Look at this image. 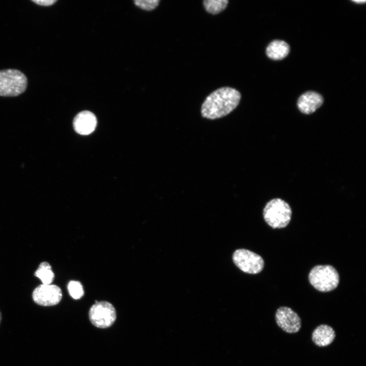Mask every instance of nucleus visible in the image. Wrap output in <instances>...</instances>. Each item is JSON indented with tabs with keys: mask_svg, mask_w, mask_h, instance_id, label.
<instances>
[{
	"mask_svg": "<svg viewBox=\"0 0 366 366\" xmlns=\"http://www.w3.org/2000/svg\"><path fill=\"white\" fill-rule=\"evenodd\" d=\"M241 98L236 89L223 87L207 97L201 107L203 117L215 119L224 117L231 112L238 105Z\"/></svg>",
	"mask_w": 366,
	"mask_h": 366,
	"instance_id": "1",
	"label": "nucleus"
},
{
	"mask_svg": "<svg viewBox=\"0 0 366 366\" xmlns=\"http://www.w3.org/2000/svg\"><path fill=\"white\" fill-rule=\"evenodd\" d=\"M291 216L290 205L280 198L271 199L267 203L263 209L265 221L273 228H282L287 226Z\"/></svg>",
	"mask_w": 366,
	"mask_h": 366,
	"instance_id": "2",
	"label": "nucleus"
},
{
	"mask_svg": "<svg viewBox=\"0 0 366 366\" xmlns=\"http://www.w3.org/2000/svg\"><path fill=\"white\" fill-rule=\"evenodd\" d=\"M310 284L317 290L326 292L336 289L340 277L337 270L331 265H319L314 267L309 274Z\"/></svg>",
	"mask_w": 366,
	"mask_h": 366,
	"instance_id": "3",
	"label": "nucleus"
},
{
	"mask_svg": "<svg viewBox=\"0 0 366 366\" xmlns=\"http://www.w3.org/2000/svg\"><path fill=\"white\" fill-rule=\"evenodd\" d=\"M27 85L26 76L19 70L9 69L0 71L1 96H17L25 90Z\"/></svg>",
	"mask_w": 366,
	"mask_h": 366,
	"instance_id": "4",
	"label": "nucleus"
},
{
	"mask_svg": "<svg viewBox=\"0 0 366 366\" xmlns=\"http://www.w3.org/2000/svg\"><path fill=\"white\" fill-rule=\"evenodd\" d=\"M116 318L115 308L106 301H96L90 308L89 319L96 327L106 328L111 326Z\"/></svg>",
	"mask_w": 366,
	"mask_h": 366,
	"instance_id": "5",
	"label": "nucleus"
},
{
	"mask_svg": "<svg viewBox=\"0 0 366 366\" xmlns=\"http://www.w3.org/2000/svg\"><path fill=\"white\" fill-rule=\"evenodd\" d=\"M235 264L242 271L256 274L263 268L264 262L259 255L246 249L236 250L233 254Z\"/></svg>",
	"mask_w": 366,
	"mask_h": 366,
	"instance_id": "6",
	"label": "nucleus"
},
{
	"mask_svg": "<svg viewBox=\"0 0 366 366\" xmlns=\"http://www.w3.org/2000/svg\"><path fill=\"white\" fill-rule=\"evenodd\" d=\"M62 291L54 284H41L33 292L34 301L42 306H52L58 304L62 298Z\"/></svg>",
	"mask_w": 366,
	"mask_h": 366,
	"instance_id": "7",
	"label": "nucleus"
},
{
	"mask_svg": "<svg viewBox=\"0 0 366 366\" xmlns=\"http://www.w3.org/2000/svg\"><path fill=\"white\" fill-rule=\"evenodd\" d=\"M275 319L278 326L287 333H296L301 328L299 316L289 307H281L278 308L275 314Z\"/></svg>",
	"mask_w": 366,
	"mask_h": 366,
	"instance_id": "8",
	"label": "nucleus"
},
{
	"mask_svg": "<svg viewBox=\"0 0 366 366\" xmlns=\"http://www.w3.org/2000/svg\"><path fill=\"white\" fill-rule=\"evenodd\" d=\"M97 120L94 113L89 111H83L78 113L73 120L75 131L81 135H88L95 129Z\"/></svg>",
	"mask_w": 366,
	"mask_h": 366,
	"instance_id": "9",
	"label": "nucleus"
},
{
	"mask_svg": "<svg viewBox=\"0 0 366 366\" xmlns=\"http://www.w3.org/2000/svg\"><path fill=\"white\" fill-rule=\"evenodd\" d=\"M323 102V98L320 94L315 92L308 91L298 98L297 107L302 113L309 114L318 109Z\"/></svg>",
	"mask_w": 366,
	"mask_h": 366,
	"instance_id": "10",
	"label": "nucleus"
},
{
	"mask_svg": "<svg viewBox=\"0 0 366 366\" xmlns=\"http://www.w3.org/2000/svg\"><path fill=\"white\" fill-rule=\"evenodd\" d=\"M336 338L334 330L327 324L318 326L312 333L313 343L318 347H326L331 344Z\"/></svg>",
	"mask_w": 366,
	"mask_h": 366,
	"instance_id": "11",
	"label": "nucleus"
},
{
	"mask_svg": "<svg viewBox=\"0 0 366 366\" xmlns=\"http://www.w3.org/2000/svg\"><path fill=\"white\" fill-rule=\"evenodd\" d=\"M290 51L289 45L282 40H274L267 47V56L273 60H281L287 56Z\"/></svg>",
	"mask_w": 366,
	"mask_h": 366,
	"instance_id": "12",
	"label": "nucleus"
},
{
	"mask_svg": "<svg viewBox=\"0 0 366 366\" xmlns=\"http://www.w3.org/2000/svg\"><path fill=\"white\" fill-rule=\"evenodd\" d=\"M34 275L40 279L43 284H51L54 279V274L51 265L45 261L40 264Z\"/></svg>",
	"mask_w": 366,
	"mask_h": 366,
	"instance_id": "13",
	"label": "nucleus"
},
{
	"mask_svg": "<svg viewBox=\"0 0 366 366\" xmlns=\"http://www.w3.org/2000/svg\"><path fill=\"white\" fill-rule=\"evenodd\" d=\"M227 0H205L203 1L204 7L208 13L217 14L223 11L227 6Z\"/></svg>",
	"mask_w": 366,
	"mask_h": 366,
	"instance_id": "14",
	"label": "nucleus"
},
{
	"mask_svg": "<svg viewBox=\"0 0 366 366\" xmlns=\"http://www.w3.org/2000/svg\"><path fill=\"white\" fill-rule=\"evenodd\" d=\"M68 290L70 296L75 299L81 298L84 294L82 284L78 281H71L68 285Z\"/></svg>",
	"mask_w": 366,
	"mask_h": 366,
	"instance_id": "15",
	"label": "nucleus"
},
{
	"mask_svg": "<svg viewBox=\"0 0 366 366\" xmlns=\"http://www.w3.org/2000/svg\"><path fill=\"white\" fill-rule=\"evenodd\" d=\"M135 4L139 8L147 11L155 9L159 3L158 0H137L134 1Z\"/></svg>",
	"mask_w": 366,
	"mask_h": 366,
	"instance_id": "16",
	"label": "nucleus"
},
{
	"mask_svg": "<svg viewBox=\"0 0 366 366\" xmlns=\"http://www.w3.org/2000/svg\"><path fill=\"white\" fill-rule=\"evenodd\" d=\"M32 1L39 5L43 6H51L56 2V0H34Z\"/></svg>",
	"mask_w": 366,
	"mask_h": 366,
	"instance_id": "17",
	"label": "nucleus"
},
{
	"mask_svg": "<svg viewBox=\"0 0 366 366\" xmlns=\"http://www.w3.org/2000/svg\"><path fill=\"white\" fill-rule=\"evenodd\" d=\"M352 1L355 3H365V1H364V0H363V1L362 0H357V1L354 0V1Z\"/></svg>",
	"mask_w": 366,
	"mask_h": 366,
	"instance_id": "18",
	"label": "nucleus"
},
{
	"mask_svg": "<svg viewBox=\"0 0 366 366\" xmlns=\"http://www.w3.org/2000/svg\"><path fill=\"white\" fill-rule=\"evenodd\" d=\"M2 319V314H1V312H0V324H1V322Z\"/></svg>",
	"mask_w": 366,
	"mask_h": 366,
	"instance_id": "19",
	"label": "nucleus"
}]
</instances>
